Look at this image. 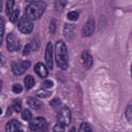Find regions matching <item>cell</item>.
<instances>
[{
  "instance_id": "cell-3",
  "label": "cell",
  "mask_w": 132,
  "mask_h": 132,
  "mask_svg": "<svg viewBox=\"0 0 132 132\" xmlns=\"http://www.w3.org/2000/svg\"><path fill=\"white\" fill-rule=\"evenodd\" d=\"M57 121L65 126L70 125L71 121V112L69 107H63L60 109L57 115Z\"/></svg>"
},
{
  "instance_id": "cell-1",
  "label": "cell",
  "mask_w": 132,
  "mask_h": 132,
  "mask_svg": "<svg viewBox=\"0 0 132 132\" xmlns=\"http://www.w3.org/2000/svg\"><path fill=\"white\" fill-rule=\"evenodd\" d=\"M55 59L57 64L62 70H66L69 66L68 51L64 43L58 41L55 45Z\"/></svg>"
},
{
  "instance_id": "cell-29",
  "label": "cell",
  "mask_w": 132,
  "mask_h": 132,
  "mask_svg": "<svg viewBox=\"0 0 132 132\" xmlns=\"http://www.w3.org/2000/svg\"><path fill=\"white\" fill-rule=\"evenodd\" d=\"M12 90L15 93H20L23 90L22 86L19 84H15L12 87Z\"/></svg>"
},
{
  "instance_id": "cell-14",
  "label": "cell",
  "mask_w": 132,
  "mask_h": 132,
  "mask_svg": "<svg viewBox=\"0 0 132 132\" xmlns=\"http://www.w3.org/2000/svg\"><path fill=\"white\" fill-rule=\"evenodd\" d=\"M28 105L33 109H39L42 106V102L37 98L32 97H29L26 100Z\"/></svg>"
},
{
  "instance_id": "cell-32",
  "label": "cell",
  "mask_w": 132,
  "mask_h": 132,
  "mask_svg": "<svg viewBox=\"0 0 132 132\" xmlns=\"http://www.w3.org/2000/svg\"><path fill=\"white\" fill-rule=\"evenodd\" d=\"M43 85L44 87L46 88H51L54 86V83L51 80H45L43 82Z\"/></svg>"
},
{
  "instance_id": "cell-36",
  "label": "cell",
  "mask_w": 132,
  "mask_h": 132,
  "mask_svg": "<svg viewBox=\"0 0 132 132\" xmlns=\"http://www.w3.org/2000/svg\"><path fill=\"white\" fill-rule=\"evenodd\" d=\"M130 73H131V76L132 77V64H131V67H130Z\"/></svg>"
},
{
  "instance_id": "cell-26",
  "label": "cell",
  "mask_w": 132,
  "mask_h": 132,
  "mask_svg": "<svg viewBox=\"0 0 132 132\" xmlns=\"http://www.w3.org/2000/svg\"><path fill=\"white\" fill-rule=\"evenodd\" d=\"M67 16L71 21H76L79 17V14L76 11H73L69 12L67 14Z\"/></svg>"
},
{
  "instance_id": "cell-5",
  "label": "cell",
  "mask_w": 132,
  "mask_h": 132,
  "mask_svg": "<svg viewBox=\"0 0 132 132\" xmlns=\"http://www.w3.org/2000/svg\"><path fill=\"white\" fill-rule=\"evenodd\" d=\"M7 47L9 51H17L20 49L21 43L19 39L13 34H9L6 38Z\"/></svg>"
},
{
  "instance_id": "cell-28",
  "label": "cell",
  "mask_w": 132,
  "mask_h": 132,
  "mask_svg": "<svg viewBox=\"0 0 132 132\" xmlns=\"http://www.w3.org/2000/svg\"><path fill=\"white\" fill-rule=\"evenodd\" d=\"M54 132H64L65 131V126L58 123L53 127Z\"/></svg>"
},
{
  "instance_id": "cell-35",
  "label": "cell",
  "mask_w": 132,
  "mask_h": 132,
  "mask_svg": "<svg viewBox=\"0 0 132 132\" xmlns=\"http://www.w3.org/2000/svg\"><path fill=\"white\" fill-rule=\"evenodd\" d=\"M2 87V80L0 79V92L1 91Z\"/></svg>"
},
{
  "instance_id": "cell-16",
  "label": "cell",
  "mask_w": 132,
  "mask_h": 132,
  "mask_svg": "<svg viewBox=\"0 0 132 132\" xmlns=\"http://www.w3.org/2000/svg\"><path fill=\"white\" fill-rule=\"evenodd\" d=\"M67 3V0H55L54 3V8L58 12L61 11L65 7Z\"/></svg>"
},
{
  "instance_id": "cell-11",
  "label": "cell",
  "mask_w": 132,
  "mask_h": 132,
  "mask_svg": "<svg viewBox=\"0 0 132 132\" xmlns=\"http://www.w3.org/2000/svg\"><path fill=\"white\" fill-rule=\"evenodd\" d=\"M35 73L40 77L45 78L48 75V71L46 66L42 62H38L34 67Z\"/></svg>"
},
{
  "instance_id": "cell-33",
  "label": "cell",
  "mask_w": 132,
  "mask_h": 132,
  "mask_svg": "<svg viewBox=\"0 0 132 132\" xmlns=\"http://www.w3.org/2000/svg\"><path fill=\"white\" fill-rule=\"evenodd\" d=\"M69 132H76V129H75V127H71V128L70 129Z\"/></svg>"
},
{
  "instance_id": "cell-30",
  "label": "cell",
  "mask_w": 132,
  "mask_h": 132,
  "mask_svg": "<svg viewBox=\"0 0 132 132\" xmlns=\"http://www.w3.org/2000/svg\"><path fill=\"white\" fill-rule=\"evenodd\" d=\"M31 50V47L30 46L29 43L27 44L25 46L22 54L24 56H27L30 53Z\"/></svg>"
},
{
  "instance_id": "cell-21",
  "label": "cell",
  "mask_w": 132,
  "mask_h": 132,
  "mask_svg": "<svg viewBox=\"0 0 132 132\" xmlns=\"http://www.w3.org/2000/svg\"><path fill=\"white\" fill-rule=\"evenodd\" d=\"M32 114L30 110L28 109H25L22 111L21 118L24 121H29L31 119Z\"/></svg>"
},
{
  "instance_id": "cell-13",
  "label": "cell",
  "mask_w": 132,
  "mask_h": 132,
  "mask_svg": "<svg viewBox=\"0 0 132 132\" xmlns=\"http://www.w3.org/2000/svg\"><path fill=\"white\" fill-rule=\"evenodd\" d=\"M81 58L86 69H90L93 64V58L90 54L87 52L84 51L81 54Z\"/></svg>"
},
{
  "instance_id": "cell-25",
  "label": "cell",
  "mask_w": 132,
  "mask_h": 132,
  "mask_svg": "<svg viewBox=\"0 0 132 132\" xmlns=\"http://www.w3.org/2000/svg\"><path fill=\"white\" fill-rule=\"evenodd\" d=\"M57 28V21L55 19H53L50 24V27H49V29H50V32L51 34H55L56 30Z\"/></svg>"
},
{
  "instance_id": "cell-31",
  "label": "cell",
  "mask_w": 132,
  "mask_h": 132,
  "mask_svg": "<svg viewBox=\"0 0 132 132\" xmlns=\"http://www.w3.org/2000/svg\"><path fill=\"white\" fill-rule=\"evenodd\" d=\"M13 110L16 112H20L22 109V106L20 102H16L14 103L13 105Z\"/></svg>"
},
{
  "instance_id": "cell-23",
  "label": "cell",
  "mask_w": 132,
  "mask_h": 132,
  "mask_svg": "<svg viewBox=\"0 0 132 132\" xmlns=\"http://www.w3.org/2000/svg\"><path fill=\"white\" fill-rule=\"evenodd\" d=\"M125 117L128 121L132 122V105H130L127 107L125 111Z\"/></svg>"
},
{
  "instance_id": "cell-38",
  "label": "cell",
  "mask_w": 132,
  "mask_h": 132,
  "mask_svg": "<svg viewBox=\"0 0 132 132\" xmlns=\"http://www.w3.org/2000/svg\"><path fill=\"white\" fill-rule=\"evenodd\" d=\"M16 132H24L22 130H21V129H19Z\"/></svg>"
},
{
  "instance_id": "cell-27",
  "label": "cell",
  "mask_w": 132,
  "mask_h": 132,
  "mask_svg": "<svg viewBox=\"0 0 132 132\" xmlns=\"http://www.w3.org/2000/svg\"><path fill=\"white\" fill-rule=\"evenodd\" d=\"M31 49L33 51H36L38 50L40 46V42L36 39H34L29 43Z\"/></svg>"
},
{
  "instance_id": "cell-24",
  "label": "cell",
  "mask_w": 132,
  "mask_h": 132,
  "mask_svg": "<svg viewBox=\"0 0 132 132\" xmlns=\"http://www.w3.org/2000/svg\"><path fill=\"white\" fill-rule=\"evenodd\" d=\"M50 105L53 108L57 109L59 107H60L61 105V102L60 99L58 98H54L50 102Z\"/></svg>"
},
{
  "instance_id": "cell-34",
  "label": "cell",
  "mask_w": 132,
  "mask_h": 132,
  "mask_svg": "<svg viewBox=\"0 0 132 132\" xmlns=\"http://www.w3.org/2000/svg\"><path fill=\"white\" fill-rule=\"evenodd\" d=\"M2 1L0 0V12L2 11Z\"/></svg>"
},
{
  "instance_id": "cell-10",
  "label": "cell",
  "mask_w": 132,
  "mask_h": 132,
  "mask_svg": "<svg viewBox=\"0 0 132 132\" xmlns=\"http://www.w3.org/2000/svg\"><path fill=\"white\" fill-rule=\"evenodd\" d=\"M11 67L13 74L17 76L22 75L27 70V69L23 65L22 61H13L12 63Z\"/></svg>"
},
{
  "instance_id": "cell-39",
  "label": "cell",
  "mask_w": 132,
  "mask_h": 132,
  "mask_svg": "<svg viewBox=\"0 0 132 132\" xmlns=\"http://www.w3.org/2000/svg\"><path fill=\"white\" fill-rule=\"evenodd\" d=\"M26 1H27V2H32L34 0H25Z\"/></svg>"
},
{
  "instance_id": "cell-15",
  "label": "cell",
  "mask_w": 132,
  "mask_h": 132,
  "mask_svg": "<svg viewBox=\"0 0 132 132\" xmlns=\"http://www.w3.org/2000/svg\"><path fill=\"white\" fill-rule=\"evenodd\" d=\"M24 85L26 89H31L35 85L34 78L31 75H27L24 78Z\"/></svg>"
},
{
  "instance_id": "cell-19",
  "label": "cell",
  "mask_w": 132,
  "mask_h": 132,
  "mask_svg": "<svg viewBox=\"0 0 132 132\" xmlns=\"http://www.w3.org/2000/svg\"><path fill=\"white\" fill-rule=\"evenodd\" d=\"M14 5V0H7L6 5V13L7 15H9L12 12Z\"/></svg>"
},
{
  "instance_id": "cell-6",
  "label": "cell",
  "mask_w": 132,
  "mask_h": 132,
  "mask_svg": "<svg viewBox=\"0 0 132 132\" xmlns=\"http://www.w3.org/2000/svg\"><path fill=\"white\" fill-rule=\"evenodd\" d=\"M95 28V23L93 19L89 20L84 26L81 34L84 37H89L92 35Z\"/></svg>"
},
{
  "instance_id": "cell-4",
  "label": "cell",
  "mask_w": 132,
  "mask_h": 132,
  "mask_svg": "<svg viewBox=\"0 0 132 132\" xmlns=\"http://www.w3.org/2000/svg\"><path fill=\"white\" fill-rule=\"evenodd\" d=\"M18 28L21 32L24 34H29L32 31L34 25L30 20L25 15L22 16L19 20Z\"/></svg>"
},
{
  "instance_id": "cell-37",
  "label": "cell",
  "mask_w": 132,
  "mask_h": 132,
  "mask_svg": "<svg viewBox=\"0 0 132 132\" xmlns=\"http://www.w3.org/2000/svg\"><path fill=\"white\" fill-rule=\"evenodd\" d=\"M2 112H3V111H2V108L0 107V115L2 113Z\"/></svg>"
},
{
  "instance_id": "cell-20",
  "label": "cell",
  "mask_w": 132,
  "mask_h": 132,
  "mask_svg": "<svg viewBox=\"0 0 132 132\" xmlns=\"http://www.w3.org/2000/svg\"><path fill=\"white\" fill-rule=\"evenodd\" d=\"M5 29V21L3 17H0V47L1 46Z\"/></svg>"
},
{
  "instance_id": "cell-17",
  "label": "cell",
  "mask_w": 132,
  "mask_h": 132,
  "mask_svg": "<svg viewBox=\"0 0 132 132\" xmlns=\"http://www.w3.org/2000/svg\"><path fill=\"white\" fill-rule=\"evenodd\" d=\"M36 94L40 98H46L51 95L52 92L44 89H40L36 92Z\"/></svg>"
},
{
  "instance_id": "cell-18",
  "label": "cell",
  "mask_w": 132,
  "mask_h": 132,
  "mask_svg": "<svg viewBox=\"0 0 132 132\" xmlns=\"http://www.w3.org/2000/svg\"><path fill=\"white\" fill-rule=\"evenodd\" d=\"M78 132H93V130L92 127L89 123L83 122L80 124Z\"/></svg>"
},
{
  "instance_id": "cell-9",
  "label": "cell",
  "mask_w": 132,
  "mask_h": 132,
  "mask_svg": "<svg viewBox=\"0 0 132 132\" xmlns=\"http://www.w3.org/2000/svg\"><path fill=\"white\" fill-rule=\"evenodd\" d=\"M75 26L72 24H65L63 28V36L65 38L70 41L74 37V30Z\"/></svg>"
},
{
  "instance_id": "cell-12",
  "label": "cell",
  "mask_w": 132,
  "mask_h": 132,
  "mask_svg": "<svg viewBox=\"0 0 132 132\" xmlns=\"http://www.w3.org/2000/svg\"><path fill=\"white\" fill-rule=\"evenodd\" d=\"M21 127V123L16 119H12L6 125V132H16Z\"/></svg>"
},
{
  "instance_id": "cell-8",
  "label": "cell",
  "mask_w": 132,
  "mask_h": 132,
  "mask_svg": "<svg viewBox=\"0 0 132 132\" xmlns=\"http://www.w3.org/2000/svg\"><path fill=\"white\" fill-rule=\"evenodd\" d=\"M45 59L48 67L50 69L53 68V45L51 42H48L46 46L45 53Z\"/></svg>"
},
{
  "instance_id": "cell-22",
  "label": "cell",
  "mask_w": 132,
  "mask_h": 132,
  "mask_svg": "<svg viewBox=\"0 0 132 132\" xmlns=\"http://www.w3.org/2000/svg\"><path fill=\"white\" fill-rule=\"evenodd\" d=\"M20 14V11L18 9H15L12 11V12L10 14L9 20L12 22H15L18 19V17Z\"/></svg>"
},
{
  "instance_id": "cell-2",
  "label": "cell",
  "mask_w": 132,
  "mask_h": 132,
  "mask_svg": "<svg viewBox=\"0 0 132 132\" xmlns=\"http://www.w3.org/2000/svg\"><path fill=\"white\" fill-rule=\"evenodd\" d=\"M46 6V4L43 1L32 2L26 8L25 16L30 20H37L42 15Z\"/></svg>"
},
{
  "instance_id": "cell-7",
  "label": "cell",
  "mask_w": 132,
  "mask_h": 132,
  "mask_svg": "<svg viewBox=\"0 0 132 132\" xmlns=\"http://www.w3.org/2000/svg\"><path fill=\"white\" fill-rule=\"evenodd\" d=\"M46 120L43 117H36L31 120L29 123V127L32 131H37L44 127Z\"/></svg>"
}]
</instances>
